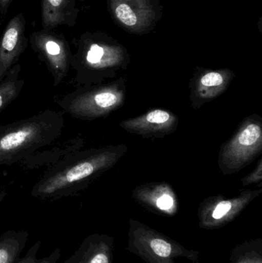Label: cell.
I'll use <instances>...</instances> for the list:
<instances>
[{
  "label": "cell",
  "mask_w": 262,
  "mask_h": 263,
  "mask_svg": "<svg viewBox=\"0 0 262 263\" xmlns=\"http://www.w3.org/2000/svg\"><path fill=\"white\" fill-rule=\"evenodd\" d=\"M109 148L75 152L48 168L31 190L42 201H55L76 195L115 162Z\"/></svg>",
  "instance_id": "6da1fadb"
},
{
  "label": "cell",
  "mask_w": 262,
  "mask_h": 263,
  "mask_svg": "<svg viewBox=\"0 0 262 263\" xmlns=\"http://www.w3.org/2000/svg\"><path fill=\"white\" fill-rule=\"evenodd\" d=\"M60 112L46 109L29 118L0 126V165L18 163L55 142L64 128Z\"/></svg>",
  "instance_id": "7a4b0ae2"
},
{
  "label": "cell",
  "mask_w": 262,
  "mask_h": 263,
  "mask_svg": "<svg viewBox=\"0 0 262 263\" xmlns=\"http://www.w3.org/2000/svg\"><path fill=\"white\" fill-rule=\"evenodd\" d=\"M128 250L147 263H175V259L185 257L195 262L198 253L189 250L173 239L137 222H129Z\"/></svg>",
  "instance_id": "3957f363"
},
{
  "label": "cell",
  "mask_w": 262,
  "mask_h": 263,
  "mask_svg": "<svg viewBox=\"0 0 262 263\" xmlns=\"http://www.w3.org/2000/svg\"><path fill=\"white\" fill-rule=\"evenodd\" d=\"M123 95L112 85L78 87L57 100L66 114L81 120H92L104 117L118 107Z\"/></svg>",
  "instance_id": "277c9868"
},
{
  "label": "cell",
  "mask_w": 262,
  "mask_h": 263,
  "mask_svg": "<svg viewBox=\"0 0 262 263\" xmlns=\"http://www.w3.org/2000/svg\"><path fill=\"white\" fill-rule=\"evenodd\" d=\"M29 43L47 67L53 78V86L63 83L72 69L73 55L65 35L54 29H40L29 35Z\"/></svg>",
  "instance_id": "5b68a950"
},
{
  "label": "cell",
  "mask_w": 262,
  "mask_h": 263,
  "mask_svg": "<svg viewBox=\"0 0 262 263\" xmlns=\"http://www.w3.org/2000/svg\"><path fill=\"white\" fill-rule=\"evenodd\" d=\"M261 126L247 123L228 142L220 155V165L224 173H233L250 163L261 149Z\"/></svg>",
  "instance_id": "8992f818"
},
{
  "label": "cell",
  "mask_w": 262,
  "mask_h": 263,
  "mask_svg": "<svg viewBox=\"0 0 262 263\" xmlns=\"http://www.w3.org/2000/svg\"><path fill=\"white\" fill-rule=\"evenodd\" d=\"M28 44L26 18L23 13H17L8 22L0 37V81L18 63Z\"/></svg>",
  "instance_id": "52a82bcc"
},
{
  "label": "cell",
  "mask_w": 262,
  "mask_h": 263,
  "mask_svg": "<svg viewBox=\"0 0 262 263\" xmlns=\"http://www.w3.org/2000/svg\"><path fill=\"white\" fill-rule=\"evenodd\" d=\"M252 193L235 199H214L203 204L198 213L200 227L212 230L232 222L255 197Z\"/></svg>",
  "instance_id": "ba28073f"
},
{
  "label": "cell",
  "mask_w": 262,
  "mask_h": 263,
  "mask_svg": "<svg viewBox=\"0 0 262 263\" xmlns=\"http://www.w3.org/2000/svg\"><path fill=\"white\" fill-rule=\"evenodd\" d=\"M113 251V238L94 233L86 237L63 263H112Z\"/></svg>",
  "instance_id": "9c48e42d"
},
{
  "label": "cell",
  "mask_w": 262,
  "mask_h": 263,
  "mask_svg": "<svg viewBox=\"0 0 262 263\" xmlns=\"http://www.w3.org/2000/svg\"><path fill=\"white\" fill-rule=\"evenodd\" d=\"M52 145L50 148L44 150L39 148L20 161L22 166L26 170H35L43 166L50 168L69 155L80 150L83 147V141L81 138H73L64 142H52Z\"/></svg>",
  "instance_id": "30bf717a"
},
{
  "label": "cell",
  "mask_w": 262,
  "mask_h": 263,
  "mask_svg": "<svg viewBox=\"0 0 262 263\" xmlns=\"http://www.w3.org/2000/svg\"><path fill=\"white\" fill-rule=\"evenodd\" d=\"M176 121L177 119L171 112L155 109L138 118L123 122L121 126L130 133L143 136L164 135L172 130Z\"/></svg>",
  "instance_id": "8fae6325"
},
{
  "label": "cell",
  "mask_w": 262,
  "mask_h": 263,
  "mask_svg": "<svg viewBox=\"0 0 262 263\" xmlns=\"http://www.w3.org/2000/svg\"><path fill=\"white\" fill-rule=\"evenodd\" d=\"M78 12L75 0H42L43 29H55L60 26L73 27Z\"/></svg>",
  "instance_id": "7c38bea8"
},
{
  "label": "cell",
  "mask_w": 262,
  "mask_h": 263,
  "mask_svg": "<svg viewBox=\"0 0 262 263\" xmlns=\"http://www.w3.org/2000/svg\"><path fill=\"white\" fill-rule=\"evenodd\" d=\"M29 233L26 230H9L0 236V263H16L26 247Z\"/></svg>",
  "instance_id": "4fadbf2b"
},
{
  "label": "cell",
  "mask_w": 262,
  "mask_h": 263,
  "mask_svg": "<svg viewBox=\"0 0 262 263\" xmlns=\"http://www.w3.org/2000/svg\"><path fill=\"white\" fill-rule=\"evenodd\" d=\"M21 70V65L17 63L0 81V112L12 103L23 90L25 80L20 78Z\"/></svg>",
  "instance_id": "5bb4252c"
},
{
  "label": "cell",
  "mask_w": 262,
  "mask_h": 263,
  "mask_svg": "<svg viewBox=\"0 0 262 263\" xmlns=\"http://www.w3.org/2000/svg\"><path fill=\"white\" fill-rule=\"evenodd\" d=\"M138 199L146 205L166 214L172 215L176 212V200L169 188L158 187L152 194L148 193L147 196H138Z\"/></svg>",
  "instance_id": "9a60e30c"
},
{
  "label": "cell",
  "mask_w": 262,
  "mask_h": 263,
  "mask_svg": "<svg viewBox=\"0 0 262 263\" xmlns=\"http://www.w3.org/2000/svg\"><path fill=\"white\" fill-rule=\"evenodd\" d=\"M230 263H262V240L249 241L232 250Z\"/></svg>",
  "instance_id": "2e32d148"
},
{
  "label": "cell",
  "mask_w": 262,
  "mask_h": 263,
  "mask_svg": "<svg viewBox=\"0 0 262 263\" xmlns=\"http://www.w3.org/2000/svg\"><path fill=\"white\" fill-rule=\"evenodd\" d=\"M226 83V77L220 72H208L200 79L198 93L203 98H212L225 89Z\"/></svg>",
  "instance_id": "e0dca14e"
},
{
  "label": "cell",
  "mask_w": 262,
  "mask_h": 263,
  "mask_svg": "<svg viewBox=\"0 0 262 263\" xmlns=\"http://www.w3.org/2000/svg\"><path fill=\"white\" fill-rule=\"evenodd\" d=\"M41 247V241L33 244L28 250L24 257L18 259L16 263H57L61 258V250L57 248L46 257L38 258V250Z\"/></svg>",
  "instance_id": "ac0fdd59"
},
{
  "label": "cell",
  "mask_w": 262,
  "mask_h": 263,
  "mask_svg": "<svg viewBox=\"0 0 262 263\" xmlns=\"http://www.w3.org/2000/svg\"><path fill=\"white\" fill-rule=\"evenodd\" d=\"M117 18L128 26H135L137 23V17L129 5L122 3L117 6L115 9Z\"/></svg>",
  "instance_id": "d6986e66"
},
{
  "label": "cell",
  "mask_w": 262,
  "mask_h": 263,
  "mask_svg": "<svg viewBox=\"0 0 262 263\" xmlns=\"http://www.w3.org/2000/svg\"><path fill=\"white\" fill-rule=\"evenodd\" d=\"M14 0H0V20H3L7 15L9 6Z\"/></svg>",
  "instance_id": "ffe728a7"
},
{
  "label": "cell",
  "mask_w": 262,
  "mask_h": 263,
  "mask_svg": "<svg viewBox=\"0 0 262 263\" xmlns=\"http://www.w3.org/2000/svg\"><path fill=\"white\" fill-rule=\"evenodd\" d=\"M6 195H7V193H6V191H1L0 192V202H3V199H5V197H6Z\"/></svg>",
  "instance_id": "44dd1931"
}]
</instances>
